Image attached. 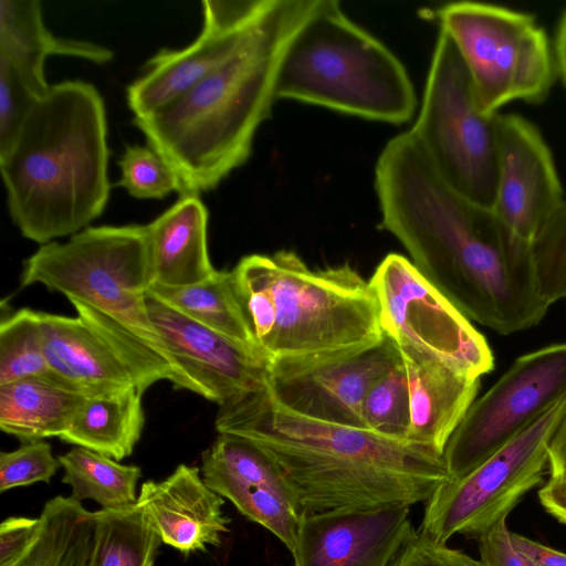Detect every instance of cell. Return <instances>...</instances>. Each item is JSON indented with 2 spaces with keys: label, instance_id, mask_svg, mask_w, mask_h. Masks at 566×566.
I'll return each instance as SVG.
<instances>
[{
  "label": "cell",
  "instance_id": "obj_1",
  "mask_svg": "<svg viewBox=\"0 0 566 566\" xmlns=\"http://www.w3.org/2000/svg\"><path fill=\"white\" fill-rule=\"evenodd\" d=\"M375 187L380 227L468 319L502 335L542 321L551 305L538 291L532 244L450 188L410 130L382 149Z\"/></svg>",
  "mask_w": 566,
  "mask_h": 566
},
{
  "label": "cell",
  "instance_id": "obj_2",
  "mask_svg": "<svg viewBox=\"0 0 566 566\" xmlns=\"http://www.w3.org/2000/svg\"><path fill=\"white\" fill-rule=\"evenodd\" d=\"M219 433L244 438L283 472L304 513L427 502L450 480L443 455L365 428L319 421L281 405L266 376L219 405Z\"/></svg>",
  "mask_w": 566,
  "mask_h": 566
},
{
  "label": "cell",
  "instance_id": "obj_3",
  "mask_svg": "<svg viewBox=\"0 0 566 566\" xmlns=\"http://www.w3.org/2000/svg\"><path fill=\"white\" fill-rule=\"evenodd\" d=\"M317 0H266L237 50L189 92L134 118L177 174L180 195L216 188L252 151L270 115L281 59Z\"/></svg>",
  "mask_w": 566,
  "mask_h": 566
},
{
  "label": "cell",
  "instance_id": "obj_4",
  "mask_svg": "<svg viewBox=\"0 0 566 566\" xmlns=\"http://www.w3.org/2000/svg\"><path fill=\"white\" fill-rule=\"evenodd\" d=\"M104 101L85 81H63L30 108L0 150L9 214L41 245L98 218L109 197Z\"/></svg>",
  "mask_w": 566,
  "mask_h": 566
},
{
  "label": "cell",
  "instance_id": "obj_5",
  "mask_svg": "<svg viewBox=\"0 0 566 566\" xmlns=\"http://www.w3.org/2000/svg\"><path fill=\"white\" fill-rule=\"evenodd\" d=\"M231 272L268 364L348 355L385 338L376 293L348 263L313 270L277 251L247 255Z\"/></svg>",
  "mask_w": 566,
  "mask_h": 566
},
{
  "label": "cell",
  "instance_id": "obj_6",
  "mask_svg": "<svg viewBox=\"0 0 566 566\" xmlns=\"http://www.w3.org/2000/svg\"><path fill=\"white\" fill-rule=\"evenodd\" d=\"M275 98L392 124L409 120L417 106L401 61L334 0H317L287 45L276 74Z\"/></svg>",
  "mask_w": 566,
  "mask_h": 566
},
{
  "label": "cell",
  "instance_id": "obj_7",
  "mask_svg": "<svg viewBox=\"0 0 566 566\" xmlns=\"http://www.w3.org/2000/svg\"><path fill=\"white\" fill-rule=\"evenodd\" d=\"M33 284L104 313L169 353L146 306L154 284L146 226L87 227L65 242L41 245L20 275L21 287Z\"/></svg>",
  "mask_w": 566,
  "mask_h": 566
},
{
  "label": "cell",
  "instance_id": "obj_8",
  "mask_svg": "<svg viewBox=\"0 0 566 566\" xmlns=\"http://www.w3.org/2000/svg\"><path fill=\"white\" fill-rule=\"evenodd\" d=\"M499 115L480 107L455 44L440 29L421 109L410 132L441 179L488 209H493L496 191Z\"/></svg>",
  "mask_w": 566,
  "mask_h": 566
},
{
  "label": "cell",
  "instance_id": "obj_9",
  "mask_svg": "<svg viewBox=\"0 0 566 566\" xmlns=\"http://www.w3.org/2000/svg\"><path fill=\"white\" fill-rule=\"evenodd\" d=\"M455 44L480 107L488 114L512 101L538 104L556 80L553 48L534 15L503 6L460 1L437 11Z\"/></svg>",
  "mask_w": 566,
  "mask_h": 566
},
{
  "label": "cell",
  "instance_id": "obj_10",
  "mask_svg": "<svg viewBox=\"0 0 566 566\" xmlns=\"http://www.w3.org/2000/svg\"><path fill=\"white\" fill-rule=\"evenodd\" d=\"M566 415V398L463 476L439 486L426 502L419 532L444 543L479 539L543 482L549 444Z\"/></svg>",
  "mask_w": 566,
  "mask_h": 566
},
{
  "label": "cell",
  "instance_id": "obj_11",
  "mask_svg": "<svg viewBox=\"0 0 566 566\" xmlns=\"http://www.w3.org/2000/svg\"><path fill=\"white\" fill-rule=\"evenodd\" d=\"M566 398V343L518 357L474 400L449 439L443 459L450 480L473 470Z\"/></svg>",
  "mask_w": 566,
  "mask_h": 566
},
{
  "label": "cell",
  "instance_id": "obj_12",
  "mask_svg": "<svg viewBox=\"0 0 566 566\" xmlns=\"http://www.w3.org/2000/svg\"><path fill=\"white\" fill-rule=\"evenodd\" d=\"M369 282L381 328L396 344L413 345L479 378L494 368L485 337L406 256L388 254Z\"/></svg>",
  "mask_w": 566,
  "mask_h": 566
},
{
  "label": "cell",
  "instance_id": "obj_13",
  "mask_svg": "<svg viewBox=\"0 0 566 566\" xmlns=\"http://www.w3.org/2000/svg\"><path fill=\"white\" fill-rule=\"evenodd\" d=\"M400 363L398 346L385 335L380 343L348 355L268 364L266 384L281 405L302 416L364 428L367 391Z\"/></svg>",
  "mask_w": 566,
  "mask_h": 566
},
{
  "label": "cell",
  "instance_id": "obj_14",
  "mask_svg": "<svg viewBox=\"0 0 566 566\" xmlns=\"http://www.w3.org/2000/svg\"><path fill=\"white\" fill-rule=\"evenodd\" d=\"M266 0H203L198 38L180 50H163L126 92L134 118L176 101L222 64L240 45Z\"/></svg>",
  "mask_w": 566,
  "mask_h": 566
},
{
  "label": "cell",
  "instance_id": "obj_15",
  "mask_svg": "<svg viewBox=\"0 0 566 566\" xmlns=\"http://www.w3.org/2000/svg\"><path fill=\"white\" fill-rule=\"evenodd\" d=\"M206 484L292 553L303 515L296 492L274 461L253 442L219 433L201 455Z\"/></svg>",
  "mask_w": 566,
  "mask_h": 566
},
{
  "label": "cell",
  "instance_id": "obj_16",
  "mask_svg": "<svg viewBox=\"0 0 566 566\" xmlns=\"http://www.w3.org/2000/svg\"><path fill=\"white\" fill-rule=\"evenodd\" d=\"M564 201L554 157L537 127L520 115L500 114L495 216L532 244Z\"/></svg>",
  "mask_w": 566,
  "mask_h": 566
},
{
  "label": "cell",
  "instance_id": "obj_17",
  "mask_svg": "<svg viewBox=\"0 0 566 566\" xmlns=\"http://www.w3.org/2000/svg\"><path fill=\"white\" fill-rule=\"evenodd\" d=\"M146 306L155 329L184 376L186 390L221 405L263 385L268 363L261 356L148 292Z\"/></svg>",
  "mask_w": 566,
  "mask_h": 566
},
{
  "label": "cell",
  "instance_id": "obj_18",
  "mask_svg": "<svg viewBox=\"0 0 566 566\" xmlns=\"http://www.w3.org/2000/svg\"><path fill=\"white\" fill-rule=\"evenodd\" d=\"M409 505L303 513L294 566H392L416 532Z\"/></svg>",
  "mask_w": 566,
  "mask_h": 566
},
{
  "label": "cell",
  "instance_id": "obj_19",
  "mask_svg": "<svg viewBox=\"0 0 566 566\" xmlns=\"http://www.w3.org/2000/svg\"><path fill=\"white\" fill-rule=\"evenodd\" d=\"M200 472L198 467L179 464L165 480L144 482L136 502L161 542L185 555L220 546L230 532L224 497Z\"/></svg>",
  "mask_w": 566,
  "mask_h": 566
},
{
  "label": "cell",
  "instance_id": "obj_20",
  "mask_svg": "<svg viewBox=\"0 0 566 566\" xmlns=\"http://www.w3.org/2000/svg\"><path fill=\"white\" fill-rule=\"evenodd\" d=\"M396 345L409 395L407 440L443 455L449 439L475 400L480 378L413 345Z\"/></svg>",
  "mask_w": 566,
  "mask_h": 566
},
{
  "label": "cell",
  "instance_id": "obj_21",
  "mask_svg": "<svg viewBox=\"0 0 566 566\" xmlns=\"http://www.w3.org/2000/svg\"><path fill=\"white\" fill-rule=\"evenodd\" d=\"M51 377L84 396L136 386L109 344L78 316L40 312Z\"/></svg>",
  "mask_w": 566,
  "mask_h": 566
},
{
  "label": "cell",
  "instance_id": "obj_22",
  "mask_svg": "<svg viewBox=\"0 0 566 566\" xmlns=\"http://www.w3.org/2000/svg\"><path fill=\"white\" fill-rule=\"evenodd\" d=\"M52 54L76 56L94 63H106L113 59V51L106 46L51 33L44 24L39 1L0 0V66L42 97L50 88L44 62Z\"/></svg>",
  "mask_w": 566,
  "mask_h": 566
},
{
  "label": "cell",
  "instance_id": "obj_23",
  "mask_svg": "<svg viewBox=\"0 0 566 566\" xmlns=\"http://www.w3.org/2000/svg\"><path fill=\"white\" fill-rule=\"evenodd\" d=\"M146 228L153 285L188 286L209 279L217 271L208 253V209L199 195H180Z\"/></svg>",
  "mask_w": 566,
  "mask_h": 566
},
{
  "label": "cell",
  "instance_id": "obj_24",
  "mask_svg": "<svg viewBox=\"0 0 566 566\" xmlns=\"http://www.w3.org/2000/svg\"><path fill=\"white\" fill-rule=\"evenodd\" d=\"M142 396L136 386L85 396L59 439L116 461L129 457L144 429Z\"/></svg>",
  "mask_w": 566,
  "mask_h": 566
},
{
  "label": "cell",
  "instance_id": "obj_25",
  "mask_svg": "<svg viewBox=\"0 0 566 566\" xmlns=\"http://www.w3.org/2000/svg\"><path fill=\"white\" fill-rule=\"evenodd\" d=\"M84 397L50 376L0 385V429L22 443L60 438Z\"/></svg>",
  "mask_w": 566,
  "mask_h": 566
},
{
  "label": "cell",
  "instance_id": "obj_26",
  "mask_svg": "<svg viewBox=\"0 0 566 566\" xmlns=\"http://www.w3.org/2000/svg\"><path fill=\"white\" fill-rule=\"evenodd\" d=\"M148 293L187 317L261 356L231 271H216L209 279L182 287L153 285Z\"/></svg>",
  "mask_w": 566,
  "mask_h": 566
},
{
  "label": "cell",
  "instance_id": "obj_27",
  "mask_svg": "<svg viewBox=\"0 0 566 566\" xmlns=\"http://www.w3.org/2000/svg\"><path fill=\"white\" fill-rule=\"evenodd\" d=\"M39 536L14 566H86L94 539V512L71 496L49 500L40 514Z\"/></svg>",
  "mask_w": 566,
  "mask_h": 566
},
{
  "label": "cell",
  "instance_id": "obj_28",
  "mask_svg": "<svg viewBox=\"0 0 566 566\" xmlns=\"http://www.w3.org/2000/svg\"><path fill=\"white\" fill-rule=\"evenodd\" d=\"M95 528L86 566H155L160 544L157 532L132 504L94 512Z\"/></svg>",
  "mask_w": 566,
  "mask_h": 566
},
{
  "label": "cell",
  "instance_id": "obj_29",
  "mask_svg": "<svg viewBox=\"0 0 566 566\" xmlns=\"http://www.w3.org/2000/svg\"><path fill=\"white\" fill-rule=\"evenodd\" d=\"M64 469L62 482L72 489L71 497L77 502L94 500L102 509H117L137 502V483L142 469L74 446L59 455Z\"/></svg>",
  "mask_w": 566,
  "mask_h": 566
},
{
  "label": "cell",
  "instance_id": "obj_30",
  "mask_svg": "<svg viewBox=\"0 0 566 566\" xmlns=\"http://www.w3.org/2000/svg\"><path fill=\"white\" fill-rule=\"evenodd\" d=\"M77 316L95 329L115 350L133 376L142 394L159 380H169L175 389H185L184 376L172 356L104 313L71 301Z\"/></svg>",
  "mask_w": 566,
  "mask_h": 566
},
{
  "label": "cell",
  "instance_id": "obj_31",
  "mask_svg": "<svg viewBox=\"0 0 566 566\" xmlns=\"http://www.w3.org/2000/svg\"><path fill=\"white\" fill-rule=\"evenodd\" d=\"M50 376L40 312L21 308L0 323V385Z\"/></svg>",
  "mask_w": 566,
  "mask_h": 566
},
{
  "label": "cell",
  "instance_id": "obj_32",
  "mask_svg": "<svg viewBox=\"0 0 566 566\" xmlns=\"http://www.w3.org/2000/svg\"><path fill=\"white\" fill-rule=\"evenodd\" d=\"M363 427L392 439L407 440L409 395L402 363L373 384L361 409Z\"/></svg>",
  "mask_w": 566,
  "mask_h": 566
},
{
  "label": "cell",
  "instance_id": "obj_33",
  "mask_svg": "<svg viewBox=\"0 0 566 566\" xmlns=\"http://www.w3.org/2000/svg\"><path fill=\"white\" fill-rule=\"evenodd\" d=\"M541 296L552 305L566 298V200L532 242Z\"/></svg>",
  "mask_w": 566,
  "mask_h": 566
},
{
  "label": "cell",
  "instance_id": "obj_34",
  "mask_svg": "<svg viewBox=\"0 0 566 566\" xmlns=\"http://www.w3.org/2000/svg\"><path fill=\"white\" fill-rule=\"evenodd\" d=\"M118 185L139 199H160L180 193V180L172 167L151 147L127 146L118 160Z\"/></svg>",
  "mask_w": 566,
  "mask_h": 566
},
{
  "label": "cell",
  "instance_id": "obj_35",
  "mask_svg": "<svg viewBox=\"0 0 566 566\" xmlns=\"http://www.w3.org/2000/svg\"><path fill=\"white\" fill-rule=\"evenodd\" d=\"M61 468L44 440L24 442L13 451L0 453V492L35 482L49 483Z\"/></svg>",
  "mask_w": 566,
  "mask_h": 566
},
{
  "label": "cell",
  "instance_id": "obj_36",
  "mask_svg": "<svg viewBox=\"0 0 566 566\" xmlns=\"http://www.w3.org/2000/svg\"><path fill=\"white\" fill-rule=\"evenodd\" d=\"M392 566H482V564L462 551L451 548L416 531Z\"/></svg>",
  "mask_w": 566,
  "mask_h": 566
},
{
  "label": "cell",
  "instance_id": "obj_37",
  "mask_svg": "<svg viewBox=\"0 0 566 566\" xmlns=\"http://www.w3.org/2000/svg\"><path fill=\"white\" fill-rule=\"evenodd\" d=\"M41 520L10 516L0 525V566H14L35 543Z\"/></svg>",
  "mask_w": 566,
  "mask_h": 566
},
{
  "label": "cell",
  "instance_id": "obj_38",
  "mask_svg": "<svg viewBox=\"0 0 566 566\" xmlns=\"http://www.w3.org/2000/svg\"><path fill=\"white\" fill-rule=\"evenodd\" d=\"M482 566H535L512 542L506 518L478 539Z\"/></svg>",
  "mask_w": 566,
  "mask_h": 566
},
{
  "label": "cell",
  "instance_id": "obj_39",
  "mask_svg": "<svg viewBox=\"0 0 566 566\" xmlns=\"http://www.w3.org/2000/svg\"><path fill=\"white\" fill-rule=\"evenodd\" d=\"M512 542L535 566H566V553L512 532Z\"/></svg>",
  "mask_w": 566,
  "mask_h": 566
},
{
  "label": "cell",
  "instance_id": "obj_40",
  "mask_svg": "<svg viewBox=\"0 0 566 566\" xmlns=\"http://www.w3.org/2000/svg\"><path fill=\"white\" fill-rule=\"evenodd\" d=\"M538 500L545 511L566 525V479H549L538 491Z\"/></svg>",
  "mask_w": 566,
  "mask_h": 566
},
{
  "label": "cell",
  "instance_id": "obj_41",
  "mask_svg": "<svg viewBox=\"0 0 566 566\" xmlns=\"http://www.w3.org/2000/svg\"><path fill=\"white\" fill-rule=\"evenodd\" d=\"M549 473L552 479H566V415L549 444Z\"/></svg>",
  "mask_w": 566,
  "mask_h": 566
},
{
  "label": "cell",
  "instance_id": "obj_42",
  "mask_svg": "<svg viewBox=\"0 0 566 566\" xmlns=\"http://www.w3.org/2000/svg\"><path fill=\"white\" fill-rule=\"evenodd\" d=\"M553 52L556 74L566 87V9L558 21Z\"/></svg>",
  "mask_w": 566,
  "mask_h": 566
}]
</instances>
